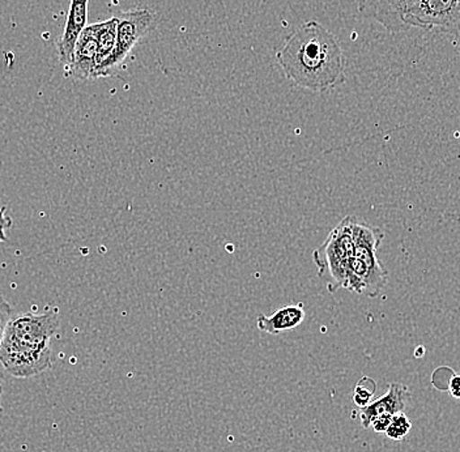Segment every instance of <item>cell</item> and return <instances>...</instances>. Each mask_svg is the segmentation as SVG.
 Segmentation results:
<instances>
[{"label":"cell","instance_id":"cell-1","mask_svg":"<svg viewBox=\"0 0 460 452\" xmlns=\"http://www.w3.org/2000/svg\"><path fill=\"white\" fill-rule=\"evenodd\" d=\"M287 79L312 92L343 84L345 58L338 40L318 22L302 24L276 54Z\"/></svg>","mask_w":460,"mask_h":452},{"label":"cell","instance_id":"cell-2","mask_svg":"<svg viewBox=\"0 0 460 452\" xmlns=\"http://www.w3.org/2000/svg\"><path fill=\"white\" fill-rule=\"evenodd\" d=\"M59 328L57 309L41 315L22 314L11 319L0 342V364L14 378H31L53 367L50 340Z\"/></svg>","mask_w":460,"mask_h":452},{"label":"cell","instance_id":"cell-3","mask_svg":"<svg viewBox=\"0 0 460 452\" xmlns=\"http://www.w3.org/2000/svg\"><path fill=\"white\" fill-rule=\"evenodd\" d=\"M353 238L355 254L350 261L345 289L370 298L378 297L388 281L387 270L376 258V249L384 241L385 233L379 227L356 218L353 224Z\"/></svg>","mask_w":460,"mask_h":452},{"label":"cell","instance_id":"cell-4","mask_svg":"<svg viewBox=\"0 0 460 452\" xmlns=\"http://www.w3.org/2000/svg\"><path fill=\"white\" fill-rule=\"evenodd\" d=\"M355 216H347L338 224L327 237V240L313 254L316 269L321 278H329L330 292H336L347 287L350 261L355 254V238L353 224Z\"/></svg>","mask_w":460,"mask_h":452},{"label":"cell","instance_id":"cell-5","mask_svg":"<svg viewBox=\"0 0 460 452\" xmlns=\"http://www.w3.org/2000/svg\"><path fill=\"white\" fill-rule=\"evenodd\" d=\"M404 24L460 40V0H413L405 11Z\"/></svg>","mask_w":460,"mask_h":452},{"label":"cell","instance_id":"cell-6","mask_svg":"<svg viewBox=\"0 0 460 452\" xmlns=\"http://www.w3.org/2000/svg\"><path fill=\"white\" fill-rule=\"evenodd\" d=\"M117 19V48L111 60L113 74L125 62L137 43L151 31L154 27L155 14L146 8H135V10L118 13Z\"/></svg>","mask_w":460,"mask_h":452},{"label":"cell","instance_id":"cell-7","mask_svg":"<svg viewBox=\"0 0 460 452\" xmlns=\"http://www.w3.org/2000/svg\"><path fill=\"white\" fill-rule=\"evenodd\" d=\"M413 0H358V11L367 19L376 20L390 33L407 31L404 13Z\"/></svg>","mask_w":460,"mask_h":452},{"label":"cell","instance_id":"cell-8","mask_svg":"<svg viewBox=\"0 0 460 452\" xmlns=\"http://www.w3.org/2000/svg\"><path fill=\"white\" fill-rule=\"evenodd\" d=\"M97 37L94 25H89L80 34L71 62L65 67V75L74 80L94 79L97 66Z\"/></svg>","mask_w":460,"mask_h":452},{"label":"cell","instance_id":"cell-9","mask_svg":"<svg viewBox=\"0 0 460 452\" xmlns=\"http://www.w3.org/2000/svg\"><path fill=\"white\" fill-rule=\"evenodd\" d=\"M88 4L89 0H71L70 10L66 19L65 29L62 36L57 43L58 56L63 66H68L71 62L75 45L79 40L80 34L88 27Z\"/></svg>","mask_w":460,"mask_h":452},{"label":"cell","instance_id":"cell-10","mask_svg":"<svg viewBox=\"0 0 460 452\" xmlns=\"http://www.w3.org/2000/svg\"><path fill=\"white\" fill-rule=\"evenodd\" d=\"M411 393L407 386L402 383H391L388 391L381 399L370 403L365 408H359V419L364 428H370L374 420L381 414H396L404 411L405 403L410 399Z\"/></svg>","mask_w":460,"mask_h":452},{"label":"cell","instance_id":"cell-11","mask_svg":"<svg viewBox=\"0 0 460 452\" xmlns=\"http://www.w3.org/2000/svg\"><path fill=\"white\" fill-rule=\"evenodd\" d=\"M94 25L97 37V66L94 72V79L108 77L113 75L111 60H113L115 48H117V16L111 17L105 22H97Z\"/></svg>","mask_w":460,"mask_h":452},{"label":"cell","instance_id":"cell-12","mask_svg":"<svg viewBox=\"0 0 460 452\" xmlns=\"http://www.w3.org/2000/svg\"><path fill=\"white\" fill-rule=\"evenodd\" d=\"M305 314L302 305H288L276 310L271 316L259 315L258 328L270 335L288 332L304 323Z\"/></svg>","mask_w":460,"mask_h":452},{"label":"cell","instance_id":"cell-13","mask_svg":"<svg viewBox=\"0 0 460 452\" xmlns=\"http://www.w3.org/2000/svg\"><path fill=\"white\" fill-rule=\"evenodd\" d=\"M411 428H412V424H411L407 414L404 412H401V413L394 414L393 421L388 426L386 436L393 440H402L410 434Z\"/></svg>","mask_w":460,"mask_h":452},{"label":"cell","instance_id":"cell-14","mask_svg":"<svg viewBox=\"0 0 460 452\" xmlns=\"http://www.w3.org/2000/svg\"><path fill=\"white\" fill-rule=\"evenodd\" d=\"M376 383L372 378H362L355 388L353 402L358 408H365L370 404V400L376 393Z\"/></svg>","mask_w":460,"mask_h":452},{"label":"cell","instance_id":"cell-15","mask_svg":"<svg viewBox=\"0 0 460 452\" xmlns=\"http://www.w3.org/2000/svg\"><path fill=\"white\" fill-rule=\"evenodd\" d=\"M13 318V310L11 305L0 296V342L4 338L5 330Z\"/></svg>","mask_w":460,"mask_h":452},{"label":"cell","instance_id":"cell-16","mask_svg":"<svg viewBox=\"0 0 460 452\" xmlns=\"http://www.w3.org/2000/svg\"><path fill=\"white\" fill-rule=\"evenodd\" d=\"M394 414L385 413L374 420L372 428L376 433H386L388 426L393 421Z\"/></svg>","mask_w":460,"mask_h":452},{"label":"cell","instance_id":"cell-17","mask_svg":"<svg viewBox=\"0 0 460 452\" xmlns=\"http://www.w3.org/2000/svg\"><path fill=\"white\" fill-rule=\"evenodd\" d=\"M11 224H13V221H11V218L5 215V208L3 207V208H0V244L7 241L5 229H8V227L11 226Z\"/></svg>","mask_w":460,"mask_h":452},{"label":"cell","instance_id":"cell-18","mask_svg":"<svg viewBox=\"0 0 460 452\" xmlns=\"http://www.w3.org/2000/svg\"><path fill=\"white\" fill-rule=\"evenodd\" d=\"M448 393L456 399H460V376L458 374H453L448 381Z\"/></svg>","mask_w":460,"mask_h":452},{"label":"cell","instance_id":"cell-19","mask_svg":"<svg viewBox=\"0 0 460 452\" xmlns=\"http://www.w3.org/2000/svg\"><path fill=\"white\" fill-rule=\"evenodd\" d=\"M3 381H4V378H3V374L0 373V416H2V413H3V405H2Z\"/></svg>","mask_w":460,"mask_h":452}]
</instances>
